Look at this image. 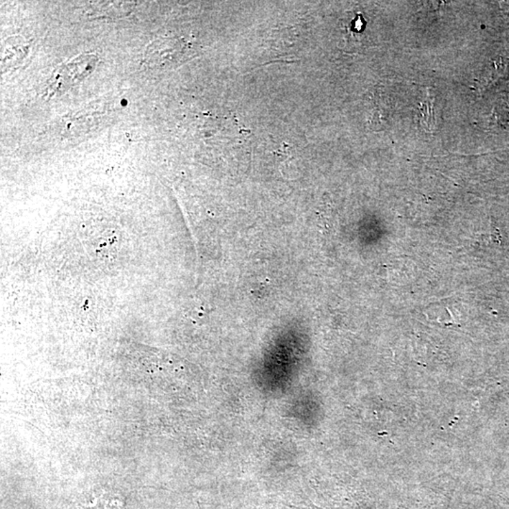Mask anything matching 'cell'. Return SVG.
Masks as SVG:
<instances>
[{"label": "cell", "instance_id": "6da1fadb", "mask_svg": "<svg viewBox=\"0 0 509 509\" xmlns=\"http://www.w3.org/2000/svg\"><path fill=\"white\" fill-rule=\"evenodd\" d=\"M193 55L192 47L180 38L164 37L153 41L147 47L144 63L151 68H172L187 62Z\"/></svg>", "mask_w": 509, "mask_h": 509}, {"label": "cell", "instance_id": "5b68a950", "mask_svg": "<svg viewBox=\"0 0 509 509\" xmlns=\"http://www.w3.org/2000/svg\"><path fill=\"white\" fill-rule=\"evenodd\" d=\"M433 99L431 96H427L426 98H424L421 104H420L419 109V120L422 127L426 131H431L434 129L435 124H436V119H435L434 114V107H433Z\"/></svg>", "mask_w": 509, "mask_h": 509}, {"label": "cell", "instance_id": "3957f363", "mask_svg": "<svg viewBox=\"0 0 509 509\" xmlns=\"http://www.w3.org/2000/svg\"><path fill=\"white\" fill-rule=\"evenodd\" d=\"M29 52V45L22 37L14 36L5 41L2 47L1 71L6 72L19 65Z\"/></svg>", "mask_w": 509, "mask_h": 509}, {"label": "cell", "instance_id": "277c9868", "mask_svg": "<svg viewBox=\"0 0 509 509\" xmlns=\"http://www.w3.org/2000/svg\"><path fill=\"white\" fill-rule=\"evenodd\" d=\"M135 2L129 1H99L91 4L88 10V17H111L120 19L127 17L134 9Z\"/></svg>", "mask_w": 509, "mask_h": 509}, {"label": "cell", "instance_id": "7a4b0ae2", "mask_svg": "<svg viewBox=\"0 0 509 509\" xmlns=\"http://www.w3.org/2000/svg\"><path fill=\"white\" fill-rule=\"evenodd\" d=\"M98 57L93 54L78 56L69 63L58 66L51 78L48 91L60 93L80 83L96 68Z\"/></svg>", "mask_w": 509, "mask_h": 509}]
</instances>
